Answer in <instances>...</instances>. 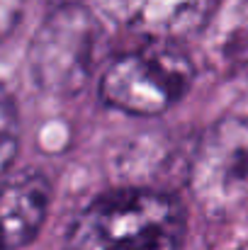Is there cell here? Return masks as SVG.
I'll list each match as a JSON object with an SVG mask.
<instances>
[{"mask_svg": "<svg viewBox=\"0 0 248 250\" xmlns=\"http://www.w3.org/2000/svg\"><path fill=\"white\" fill-rule=\"evenodd\" d=\"M95 29L85 10L66 7L46 20L32 44V73L44 90L71 95L90 76Z\"/></svg>", "mask_w": 248, "mask_h": 250, "instance_id": "4", "label": "cell"}, {"mask_svg": "<svg viewBox=\"0 0 248 250\" xmlns=\"http://www.w3.org/2000/svg\"><path fill=\"white\" fill-rule=\"evenodd\" d=\"M192 61L170 42L151 44L117 56L100 78L102 100L129 114H163L192 85Z\"/></svg>", "mask_w": 248, "mask_h": 250, "instance_id": "2", "label": "cell"}, {"mask_svg": "<svg viewBox=\"0 0 248 250\" xmlns=\"http://www.w3.org/2000/svg\"><path fill=\"white\" fill-rule=\"evenodd\" d=\"M190 192L212 219L248 211V119L224 117L204 131L190 163Z\"/></svg>", "mask_w": 248, "mask_h": 250, "instance_id": "3", "label": "cell"}, {"mask_svg": "<svg viewBox=\"0 0 248 250\" xmlns=\"http://www.w3.org/2000/svg\"><path fill=\"white\" fill-rule=\"evenodd\" d=\"M24 10V0H0V42L15 29Z\"/></svg>", "mask_w": 248, "mask_h": 250, "instance_id": "8", "label": "cell"}, {"mask_svg": "<svg viewBox=\"0 0 248 250\" xmlns=\"http://www.w3.org/2000/svg\"><path fill=\"white\" fill-rule=\"evenodd\" d=\"M182 204L156 189H114L90 202L66 233V250H180Z\"/></svg>", "mask_w": 248, "mask_h": 250, "instance_id": "1", "label": "cell"}, {"mask_svg": "<svg viewBox=\"0 0 248 250\" xmlns=\"http://www.w3.org/2000/svg\"><path fill=\"white\" fill-rule=\"evenodd\" d=\"M97 7L119 27L173 42L197 32L212 7V0H95Z\"/></svg>", "mask_w": 248, "mask_h": 250, "instance_id": "5", "label": "cell"}, {"mask_svg": "<svg viewBox=\"0 0 248 250\" xmlns=\"http://www.w3.org/2000/svg\"><path fill=\"white\" fill-rule=\"evenodd\" d=\"M20 148V119L12 97L0 85V175L12 166Z\"/></svg>", "mask_w": 248, "mask_h": 250, "instance_id": "7", "label": "cell"}, {"mask_svg": "<svg viewBox=\"0 0 248 250\" xmlns=\"http://www.w3.org/2000/svg\"><path fill=\"white\" fill-rule=\"evenodd\" d=\"M51 204V185L39 170H24L0 185V250L34 241Z\"/></svg>", "mask_w": 248, "mask_h": 250, "instance_id": "6", "label": "cell"}]
</instances>
